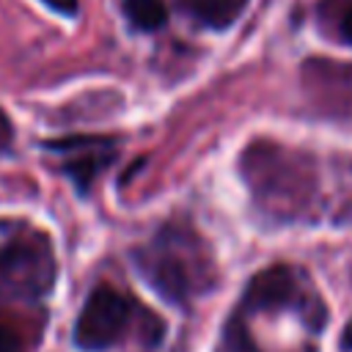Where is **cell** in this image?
Wrapping results in <instances>:
<instances>
[{"label":"cell","instance_id":"cell-1","mask_svg":"<svg viewBox=\"0 0 352 352\" xmlns=\"http://www.w3.org/2000/svg\"><path fill=\"white\" fill-rule=\"evenodd\" d=\"M239 170L256 206L280 223L305 217L316 201L319 179L314 157L275 140H253L242 157Z\"/></svg>","mask_w":352,"mask_h":352},{"label":"cell","instance_id":"cell-9","mask_svg":"<svg viewBox=\"0 0 352 352\" xmlns=\"http://www.w3.org/2000/svg\"><path fill=\"white\" fill-rule=\"evenodd\" d=\"M124 14L132 28L154 33L168 22V3L165 0H124Z\"/></svg>","mask_w":352,"mask_h":352},{"label":"cell","instance_id":"cell-6","mask_svg":"<svg viewBox=\"0 0 352 352\" xmlns=\"http://www.w3.org/2000/svg\"><path fill=\"white\" fill-rule=\"evenodd\" d=\"M280 305H297L305 308L311 314L314 327H322L324 322V308L316 297H305L297 275L289 267H270L264 272H258L245 294V308H280Z\"/></svg>","mask_w":352,"mask_h":352},{"label":"cell","instance_id":"cell-5","mask_svg":"<svg viewBox=\"0 0 352 352\" xmlns=\"http://www.w3.org/2000/svg\"><path fill=\"white\" fill-rule=\"evenodd\" d=\"M302 88L319 113L352 121V63L311 58L302 63Z\"/></svg>","mask_w":352,"mask_h":352},{"label":"cell","instance_id":"cell-4","mask_svg":"<svg viewBox=\"0 0 352 352\" xmlns=\"http://www.w3.org/2000/svg\"><path fill=\"white\" fill-rule=\"evenodd\" d=\"M132 319V300L113 286H96L74 322V344L82 352H102L118 344Z\"/></svg>","mask_w":352,"mask_h":352},{"label":"cell","instance_id":"cell-12","mask_svg":"<svg viewBox=\"0 0 352 352\" xmlns=\"http://www.w3.org/2000/svg\"><path fill=\"white\" fill-rule=\"evenodd\" d=\"M41 3L50 6L55 14H63V16H74L80 8V0H41Z\"/></svg>","mask_w":352,"mask_h":352},{"label":"cell","instance_id":"cell-11","mask_svg":"<svg viewBox=\"0 0 352 352\" xmlns=\"http://www.w3.org/2000/svg\"><path fill=\"white\" fill-rule=\"evenodd\" d=\"M0 352H22L19 336L6 324H0Z\"/></svg>","mask_w":352,"mask_h":352},{"label":"cell","instance_id":"cell-2","mask_svg":"<svg viewBox=\"0 0 352 352\" xmlns=\"http://www.w3.org/2000/svg\"><path fill=\"white\" fill-rule=\"evenodd\" d=\"M132 258L146 283L162 300L179 305L209 292L217 278L209 245L182 220H168L143 248L132 253Z\"/></svg>","mask_w":352,"mask_h":352},{"label":"cell","instance_id":"cell-7","mask_svg":"<svg viewBox=\"0 0 352 352\" xmlns=\"http://www.w3.org/2000/svg\"><path fill=\"white\" fill-rule=\"evenodd\" d=\"M72 140L80 151L66 162V173L80 190H88L94 176L107 162H113V157H116L113 154V140H107V138H72Z\"/></svg>","mask_w":352,"mask_h":352},{"label":"cell","instance_id":"cell-13","mask_svg":"<svg viewBox=\"0 0 352 352\" xmlns=\"http://www.w3.org/2000/svg\"><path fill=\"white\" fill-rule=\"evenodd\" d=\"M14 140V126H11V118L6 116V110L0 107V151H6Z\"/></svg>","mask_w":352,"mask_h":352},{"label":"cell","instance_id":"cell-8","mask_svg":"<svg viewBox=\"0 0 352 352\" xmlns=\"http://www.w3.org/2000/svg\"><path fill=\"white\" fill-rule=\"evenodd\" d=\"M248 0H179V6L198 19L201 25L212 28V30H226L228 25L236 22V16L242 14Z\"/></svg>","mask_w":352,"mask_h":352},{"label":"cell","instance_id":"cell-10","mask_svg":"<svg viewBox=\"0 0 352 352\" xmlns=\"http://www.w3.org/2000/svg\"><path fill=\"white\" fill-rule=\"evenodd\" d=\"M336 38L344 47H352V3H346L336 16Z\"/></svg>","mask_w":352,"mask_h":352},{"label":"cell","instance_id":"cell-3","mask_svg":"<svg viewBox=\"0 0 352 352\" xmlns=\"http://www.w3.org/2000/svg\"><path fill=\"white\" fill-rule=\"evenodd\" d=\"M55 270L50 239L22 228L0 248V300H41L55 283Z\"/></svg>","mask_w":352,"mask_h":352}]
</instances>
